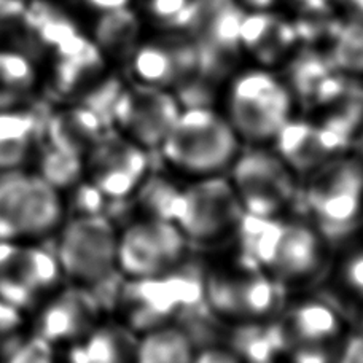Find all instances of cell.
<instances>
[{
    "instance_id": "cell-42",
    "label": "cell",
    "mask_w": 363,
    "mask_h": 363,
    "mask_svg": "<svg viewBox=\"0 0 363 363\" xmlns=\"http://www.w3.org/2000/svg\"><path fill=\"white\" fill-rule=\"evenodd\" d=\"M362 150H363V148H362ZM362 160H363V158H362Z\"/></svg>"
},
{
    "instance_id": "cell-16",
    "label": "cell",
    "mask_w": 363,
    "mask_h": 363,
    "mask_svg": "<svg viewBox=\"0 0 363 363\" xmlns=\"http://www.w3.org/2000/svg\"><path fill=\"white\" fill-rule=\"evenodd\" d=\"M129 61L133 74L142 85L176 88L198 70V48L185 34L171 35L139 43Z\"/></svg>"
},
{
    "instance_id": "cell-38",
    "label": "cell",
    "mask_w": 363,
    "mask_h": 363,
    "mask_svg": "<svg viewBox=\"0 0 363 363\" xmlns=\"http://www.w3.org/2000/svg\"><path fill=\"white\" fill-rule=\"evenodd\" d=\"M342 362H363V333L355 335L346 341L342 347Z\"/></svg>"
},
{
    "instance_id": "cell-33",
    "label": "cell",
    "mask_w": 363,
    "mask_h": 363,
    "mask_svg": "<svg viewBox=\"0 0 363 363\" xmlns=\"http://www.w3.org/2000/svg\"><path fill=\"white\" fill-rule=\"evenodd\" d=\"M69 198L64 199V211L66 207L72 213V217H88V216H102L106 209L107 196L93 182H77L69 188Z\"/></svg>"
},
{
    "instance_id": "cell-40",
    "label": "cell",
    "mask_w": 363,
    "mask_h": 363,
    "mask_svg": "<svg viewBox=\"0 0 363 363\" xmlns=\"http://www.w3.org/2000/svg\"><path fill=\"white\" fill-rule=\"evenodd\" d=\"M244 9L250 10H269L277 4V0H238Z\"/></svg>"
},
{
    "instance_id": "cell-20",
    "label": "cell",
    "mask_w": 363,
    "mask_h": 363,
    "mask_svg": "<svg viewBox=\"0 0 363 363\" xmlns=\"http://www.w3.org/2000/svg\"><path fill=\"white\" fill-rule=\"evenodd\" d=\"M277 325L281 328L285 349L327 347L338 338L342 328L338 313L322 300L298 303Z\"/></svg>"
},
{
    "instance_id": "cell-14",
    "label": "cell",
    "mask_w": 363,
    "mask_h": 363,
    "mask_svg": "<svg viewBox=\"0 0 363 363\" xmlns=\"http://www.w3.org/2000/svg\"><path fill=\"white\" fill-rule=\"evenodd\" d=\"M83 161L89 180L107 199L115 201L135 193L150 167L148 150L121 133L104 131Z\"/></svg>"
},
{
    "instance_id": "cell-2",
    "label": "cell",
    "mask_w": 363,
    "mask_h": 363,
    "mask_svg": "<svg viewBox=\"0 0 363 363\" xmlns=\"http://www.w3.org/2000/svg\"><path fill=\"white\" fill-rule=\"evenodd\" d=\"M206 272L196 262L182 260L164 274L129 277L115 306L131 332H148L206 301Z\"/></svg>"
},
{
    "instance_id": "cell-34",
    "label": "cell",
    "mask_w": 363,
    "mask_h": 363,
    "mask_svg": "<svg viewBox=\"0 0 363 363\" xmlns=\"http://www.w3.org/2000/svg\"><path fill=\"white\" fill-rule=\"evenodd\" d=\"M23 327V311L0 298V359H5L15 342L21 338Z\"/></svg>"
},
{
    "instance_id": "cell-7",
    "label": "cell",
    "mask_w": 363,
    "mask_h": 363,
    "mask_svg": "<svg viewBox=\"0 0 363 363\" xmlns=\"http://www.w3.org/2000/svg\"><path fill=\"white\" fill-rule=\"evenodd\" d=\"M118 235L104 216L72 217L62 228L57 262L62 274L79 285L108 284L118 271Z\"/></svg>"
},
{
    "instance_id": "cell-13",
    "label": "cell",
    "mask_w": 363,
    "mask_h": 363,
    "mask_svg": "<svg viewBox=\"0 0 363 363\" xmlns=\"http://www.w3.org/2000/svg\"><path fill=\"white\" fill-rule=\"evenodd\" d=\"M180 112L177 97L169 91L138 83L120 91L112 118L121 134L150 152L160 150Z\"/></svg>"
},
{
    "instance_id": "cell-21",
    "label": "cell",
    "mask_w": 363,
    "mask_h": 363,
    "mask_svg": "<svg viewBox=\"0 0 363 363\" xmlns=\"http://www.w3.org/2000/svg\"><path fill=\"white\" fill-rule=\"evenodd\" d=\"M298 42L294 23L269 10L245 11L241 24V47L264 66L282 61Z\"/></svg>"
},
{
    "instance_id": "cell-6",
    "label": "cell",
    "mask_w": 363,
    "mask_h": 363,
    "mask_svg": "<svg viewBox=\"0 0 363 363\" xmlns=\"http://www.w3.org/2000/svg\"><path fill=\"white\" fill-rule=\"evenodd\" d=\"M294 101L289 86L268 70H247L231 83L226 102L228 121L239 139L264 144L274 140L291 118Z\"/></svg>"
},
{
    "instance_id": "cell-1",
    "label": "cell",
    "mask_w": 363,
    "mask_h": 363,
    "mask_svg": "<svg viewBox=\"0 0 363 363\" xmlns=\"http://www.w3.org/2000/svg\"><path fill=\"white\" fill-rule=\"evenodd\" d=\"M241 255L279 284L306 281L320 271V233L300 222L242 213L238 223Z\"/></svg>"
},
{
    "instance_id": "cell-18",
    "label": "cell",
    "mask_w": 363,
    "mask_h": 363,
    "mask_svg": "<svg viewBox=\"0 0 363 363\" xmlns=\"http://www.w3.org/2000/svg\"><path fill=\"white\" fill-rule=\"evenodd\" d=\"M290 93L309 107H328L346 93L351 82L336 70L328 56L315 50H303L289 66Z\"/></svg>"
},
{
    "instance_id": "cell-30",
    "label": "cell",
    "mask_w": 363,
    "mask_h": 363,
    "mask_svg": "<svg viewBox=\"0 0 363 363\" xmlns=\"http://www.w3.org/2000/svg\"><path fill=\"white\" fill-rule=\"evenodd\" d=\"M85 172V161L74 153L48 145L38 160V176L56 188L57 191H67L77 182H80Z\"/></svg>"
},
{
    "instance_id": "cell-31",
    "label": "cell",
    "mask_w": 363,
    "mask_h": 363,
    "mask_svg": "<svg viewBox=\"0 0 363 363\" xmlns=\"http://www.w3.org/2000/svg\"><path fill=\"white\" fill-rule=\"evenodd\" d=\"M138 201L148 217L172 222L180 188L164 177H145L138 186Z\"/></svg>"
},
{
    "instance_id": "cell-4",
    "label": "cell",
    "mask_w": 363,
    "mask_h": 363,
    "mask_svg": "<svg viewBox=\"0 0 363 363\" xmlns=\"http://www.w3.org/2000/svg\"><path fill=\"white\" fill-rule=\"evenodd\" d=\"M303 203L323 236H346L363 211V160L341 153L309 172Z\"/></svg>"
},
{
    "instance_id": "cell-39",
    "label": "cell",
    "mask_w": 363,
    "mask_h": 363,
    "mask_svg": "<svg viewBox=\"0 0 363 363\" xmlns=\"http://www.w3.org/2000/svg\"><path fill=\"white\" fill-rule=\"evenodd\" d=\"M83 2H85L91 10L106 13V11L125 9V6H129L131 0H83Z\"/></svg>"
},
{
    "instance_id": "cell-15",
    "label": "cell",
    "mask_w": 363,
    "mask_h": 363,
    "mask_svg": "<svg viewBox=\"0 0 363 363\" xmlns=\"http://www.w3.org/2000/svg\"><path fill=\"white\" fill-rule=\"evenodd\" d=\"M99 300L85 285L51 294L38 314L37 333L51 345L77 342L97 327Z\"/></svg>"
},
{
    "instance_id": "cell-24",
    "label": "cell",
    "mask_w": 363,
    "mask_h": 363,
    "mask_svg": "<svg viewBox=\"0 0 363 363\" xmlns=\"http://www.w3.org/2000/svg\"><path fill=\"white\" fill-rule=\"evenodd\" d=\"M138 342L128 327H94L85 338L74 342L69 359L91 363L128 362L135 359Z\"/></svg>"
},
{
    "instance_id": "cell-37",
    "label": "cell",
    "mask_w": 363,
    "mask_h": 363,
    "mask_svg": "<svg viewBox=\"0 0 363 363\" xmlns=\"http://www.w3.org/2000/svg\"><path fill=\"white\" fill-rule=\"evenodd\" d=\"M345 276L349 287L357 290L359 294H363V254L355 255L352 260H349Z\"/></svg>"
},
{
    "instance_id": "cell-29",
    "label": "cell",
    "mask_w": 363,
    "mask_h": 363,
    "mask_svg": "<svg viewBox=\"0 0 363 363\" xmlns=\"http://www.w3.org/2000/svg\"><path fill=\"white\" fill-rule=\"evenodd\" d=\"M328 60L345 75H363V19L336 26L330 37Z\"/></svg>"
},
{
    "instance_id": "cell-12",
    "label": "cell",
    "mask_w": 363,
    "mask_h": 363,
    "mask_svg": "<svg viewBox=\"0 0 363 363\" xmlns=\"http://www.w3.org/2000/svg\"><path fill=\"white\" fill-rule=\"evenodd\" d=\"M185 247L186 239L176 223L148 217L118 236V271L128 277L164 274L184 260Z\"/></svg>"
},
{
    "instance_id": "cell-10",
    "label": "cell",
    "mask_w": 363,
    "mask_h": 363,
    "mask_svg": "<svg viewBox=\"0 0 363 363\" xmlns=\"http://www.w3.org/2000/svg\"><path fill=\"white\" fill-rule=\"evenodd\" d=\"M231 185L245 213L277 217L296 199L294 171L276 152L249 148L231 166Z\"/></svg>"
},
{
    "instance_id": "cell-23",
    "label": "cell",
    "mask_w": 363,
    "mask_h": 363,
    "mask_svg": "<svg viewBox=\"0 0 363 363\" xmlns=\"http://www.w3.org/2000/svg\"><path fill=\"white\" fill-rule=\"evenodd\" d=\"M142 24L129 6L101 13L94 24L93 42L106 60L129 61L139 47Z\"/></svg>"
},
{
    "instance_id": "cell-11",
    "label": "cell",
    "mask_w": 363,
    "mask_h": 363,
    "mask_svg": "<svg viewBox=\"0 0 363 363\" xmlns=\"http://www.w3.org/2000/svg\"><path fill=\"white\" fill-rule=\"evenodd\" d=\"M62 271L57 258L28 241H0V298L21 311L53 294Z\"/></svg>"
},
{
    "instance_id": "cell-3",
    "label": "cell",
    "mask_w": 363,
    "mask_h": 363,
    "mask_svg": "<svg viewBox=\"0 0 363 363\" xmlns=\"http://www.w3.org/2000/svg\"><path fill=\"white\" fill-rule=\"evenodd\" d=\"M160 152L180 172L216 176L238 157L239 135L228 118L211 107L182 108Z\"/></svg>"
},
{
    "instance_id": "cell-32",
    "label": "cell",
    "mask_w": 363,
    "mask_h": 363,
    "mask_svg": "<svg viewBox=\"0 0 363 363\" xmlns=\"http://www.w3.org/2000/svg\"><path fill=\"white\" fill-rule=\"evenodd\" d=\"M29 34V5L24 0H0V48H13Z\"/></svg>"
},
{
    "instance_id": "cell-35",
    "label": "cell",
    "mask_w": 363,
    "mask_h": 363,
    "mask_svg": "<svg viewBox=\"0 0 363 363\" xmlns=\"http://www.w3.org/2000/svg\"><path fill=\"white\" fill-rule=\"evenodd\" d=\"M53 359V345L40 335L29 336V338H19L9 354L5 355V360L9 362H50Z\"/></svg>"
},
{
    "instance_id": "cell-36",
    "label": "cell",
    "mask_w": 363,
    "mask_h": 363,
    "mask_svg": "<svg viewBox=\"0 0 363 363\" xmlns=\"http://www.w3.org/2000/svg\"><path fill=\"white\" fill-rule=\"evenodd\" d=\"M190 0H148L147 10L155 21L167 30H179Z\"/></svg>"
},
{
    "instance_id": "cell-19",
    "label": "cell",
    "mask_w": 363,
    "mask_h": 363,
    "mask_svg": "<svg viewBox=\"0 0 363 363\" xmlns=\"http://www.w3.org/2000/svg\"><path fill=\"white\" fill-rule=\"evenodd\" d=\"M51 80L62 94H79L101 80L106 56L97 45L80 32L50 53Z\"/></svg>"
},
{
    "instance_id": "cell-9",
    "label": "cell",
    "mask_w": 363,
    "mask_h": 363,
    "mask_svg": "<svg viewBox=\"0 0 363 363\" xmlns=\"http://www.w3.org/2000/svg\"><path fill=\"white\" fill-rule=\"evenodd\" d=\"M206 303L217 317L255 322L281 306L282 284L241 255L238 268L206 276Z\"/></svg>"
},
{
    "instance_id": "cell-17",
    "label": "cell",
    "mask_w": 363,
    "mask_h": 363,
    "mask_svg": "<svg viewBox=\"0 0 363 363\" xmlns=\"http://www.w3.org/2000/svg\"><path fill=\"white\" fill-rule=\"evenodd\" d=\"M276 153L294 172L309 174L338 157L347 144L323 123L289 120L274 138Z\"/></svg>"
},
{
    "instance_id": "cell-5",
    "label": "cell",
    "mask_w": 363,
    "mask_h": 363,
    "mask_svg": "<svg viewBox=\"0 0 363 363\" xmlns=\"http://www.w3.org/2000/svg\"><path fill=\"white\" fill-rule=\"evenodd\" d=\"M64 199L38 174L0 171V241H32L61 225Z\"/></svg>"
},
{
    "instance_id": "cell-25",
    "label": "cell",
    "mask_w": 363,
    "mask_h": 363,
    "mask_svg": "<svg viewBox=\"0 0 363 363\" xmlns=\"http://www.w3.org/2000/svg\"><path fill=\"white\" fill-rule=\"evenodd\" d=\"M34 116L19 108L0 110V171L19 169L35 144Z\"/></svg>"
},
{
    "instance_id": "cell-8",
    "label": "cell",
    "mask_w": 363,
    "mask_h": 363,
    "mask_svg": "<svg viewBox=\"0 0 363 363\" xmlns=\"http://www.w3.org/2000/svg\"><path fill=\"white\" fill-rule=\"evenodd\" d=\"M242 213L231 182L216 174L180 188L172 222L186 241L211 244L236 231Z\"/></svg>"
},
{
    "instance_id": "cell-22",
    "label": "cell",
    "mask_w": 363,
    "mask_h": 363,
    "mask_svg": "<svg viewBox=\"0 0 363 363\" xmlns=\"http://www.w3.org/2000/svg\"><path fill=\"white\" fill-rule=\"evenodd\" d=\"M104 133V123L94 108L86 106L64 107L48 121L50 145L85 158Z\"/></svg>"
},
{
    "instance_id": "cell-27",
    "label": "cell",
    "mask_w": 363,
    "mask_h": 363,
    "mask_svg": "<svg viewBox=\"0 0 363 363\" xmlns=\"http://www.w3.org/2000/svg\"><path fill=\"white\" fill-rule=\"evenodd\" d=\"M194 359V346L180 327H157L138 342L135 360L144 363H185Z\"/></svg>"
},
{
    "instance_id": "cell-41",
    "label": "cell",
    "mask_w": 363,
    "mask_h": 363,
    "mask_svg": "<svg viewBox=\"0 0 363 363\" xmlns=\"http://www.w3.org/2000/svg\"><path fill=\"white\" fill-rule=\"evenodd\" d=\"M346 5L363 19V0H345Z\"/></svg>"
},
{
    "instance_id": "cell-26",
    "label": "cell",
    "mask_w": 363,
    "mask_h": 363,
    "mask_svg": "<svg viewBox=\"0 0 363 363\" xmlns=\"http://www.w3.org/2000/svg\"><path fill=\"white\" fill-rule=\"evenodd\" d=\"M38 85L37 69L15 48H0V110L19 108Z\"/></svg>"
},
{
    "instance_id": "cell-28",
    "label": "cell",
    "mask_w": 363,
    "mask_h": 363,
    "mask_svg": "<svg viewBox=\"0 0 363 363\" xmlns=\"http://www.w3.org/2000/svg\"><path fill=\"white\" fill-rule=\"evenodd\" d=\"M230 345L238 359L242 357L252 362H268L274 359L276 354L285 351L277 323L260 325L255 322H244L231 333Z\"/></svg>"
}]
</instances>
